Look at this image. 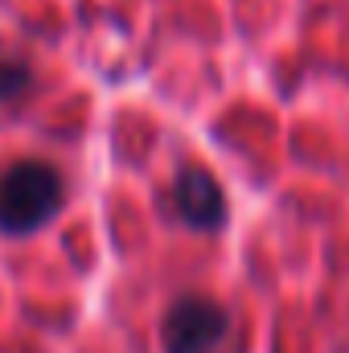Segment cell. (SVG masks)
<instances>
[{
	"label": "cell",
	"mask_w": 349,
	"mask_h": 353,
	"mask_svg": "<svg viewBox=\"0 0 349 353\" xmlns=\"http://www.w3.org/2000/svg\"><path fill=\"white\" fill-rule=\"evenodd\" d=\"M66 201L62 173L46 161H17L0 173V230L33 234Z\"/></svg>",
	"instance_id": "obj_1"
},
{
	"label": "cell",
	"mask_w": 349,
	"mask_h": 353,
	"mask_svg": "<svg viewBox=\"0 0 349 353\" xmlns=\"http://www.w3.org/2000/svg\"><path fill=\"white\" fill-rule=\"evenodd\" d=\"M161 341L165 353H218L230 341V316L206 296H185L169 308Z\"/></svg>",
	"instance_id": "obj_2"
},
{
	"label": "cell",
	"mask_w": 349,
	"mask_h": 353,
	"mask_svg": "<svg viewBox=\"0 0 349 353\" xmlns=\"http://www.w3.org/2000/svg\"><path fill=\"white\" fill-rule=\"evenodd\" d=\"M177 210H181V218H185L189 226H201V230L218 226V222L226 218L222 185L210 173H201V169L177 176Z\"/></svg>",
	"instance_id": "obj_3"
},
{
	"label": "cell",
	"mask_w": 349,
	"mask_h": 353,
	"mask_svg": "<svg viewBox=\"0 0 349 353\" xmlns=\"http://www.w3.org/2000/svg\"><path fill=\"white\" fill-rule=\"evenodd\" d=\"M33 87V70L21 58H0V103H17Z\"/></svg>",
	"instance_id": "obj_4"
}]
</instances>
